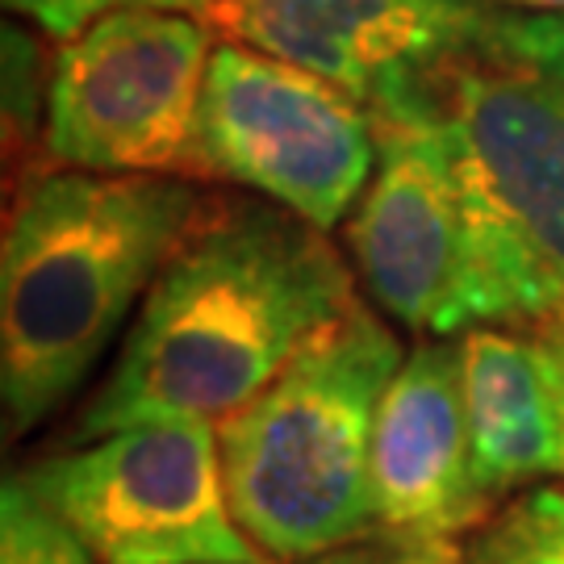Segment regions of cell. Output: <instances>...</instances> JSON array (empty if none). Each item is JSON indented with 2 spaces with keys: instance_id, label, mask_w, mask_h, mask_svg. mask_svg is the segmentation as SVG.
Segmentation results:
<instances>
[{
  "instance_id": "1",
  "label": "cell",
  "mask_w": 564,
  "mask_h": 564,
  "mask_svg": "<svg viewBox=\"0 0 564 564\" xmlns=\"http://www.w3.org/2000/svg\"><path fill=\"white\" fill-rule=\"evenodd\" d=\"M356 302L326 230L263 197H205L72 444L155 419L223 423Z\"/></svg>"
},
{
  "instance_id": "2",
  "label": "cell",
  "mask_w": 564,
  "mask_h": 564,
  "mask_svg": "<svg viewBox=\"0 0 564 564\" xmlns=\"http://www.w3.org/2000/svg\"><path fill=\"white\" fill-rule=\"evenodd\" d=\"M202 205L184 176L42 167L21 181L0 251L9 435H30L88 381Z\"/></svg>"
},
{
  "instance_id": "3",
  "label": "cell",
  "mask_w": 564,
  "mask_h": 564,
  "mask_svg": "<svg viewBox=\"0 0 564 564\" xmlns=\"http://www.w3.org/2000/svg\"><path fill=\"white\" fill-rule=\"evenodd\" d=\"M402 360L398 335L356 297L263 393L218 423L235 519L268 561L305 564L381 531L372 435Z\"/></svg>"
},
{
  "instance_id": "4",
  "label": "cell",
  "mask_w": 564,
  "mask_h": 564,
  "mask_svg": "<svg viewBox=\"0 0 564 564\" xmlns=\"http://www.w3.org/2000/svg\"><path fill=\"white\" fill-rule=\"evenodd\" d=\"M440 121L477 247L489 326L564 310V93L523 67L456 51L389 105Z\"/></svg>"
},
{
  "instance_id": "5",
  "label": "cell",
  "mask_w": 564,
  "mask_h": 564,
  "mask_svg": "<svg viewBox=\"0 0 564 564\" xmlns=\"http://www.w3.org/2000/svg\"><path fill=\"white\" fill-rule=\"evenodd\" d=\"M21 477L97 564H276L235 519L218 423L121 426L67 444Z\"/></svg>"
},
{
  "instance_id": "6",
  "label": "cell",
  "mask_w": 564,
  "mask_h": 564,
  "mask_svg": "<svg viewBox=\"0 0 564 564\" xmlns=\"http://www.w3.org/2000/svg\"><path fill=\"white\" fill-rule=\"evenodd\" d=\"M377 151L372 109L339 84L223 42L205 72L184 176L239 184L335 230L372 181Z\"/></svg>"
},
{
  "instance_id": "7",
  "label": "cell",
  "mask_w": 564,
  "mask_h": 564,
  "mask_svg": "<svg viewBox=\"0 0 564 564\" xmlns=\"http://www.w3.org/2000/svg\"><path fill=\"white\" fill-rule=\"evenodd\" d=\"M214 30L193 13L118 9L63 42L46 84L51 167L184 176Z\"/></svg>"
},
{
  "instance_id": "8",
  "label": "cell",
  "mask_w": 564,
  "mask_h": 564,
  "mask_svg": "<svg viewBox=\"0 0 564 564\" xmlns=\"http://www.w3.org/2000/svg\"><path fill=\"white\" fill-rule=\"evenodd\" d=\"M377 172L347 223L360 284L414 335L489 326L460 176L440 121L423 109L377 118Z\"/></svg>"
},
{
  "instance_id": "9",
  "label": "cell",
  "mask_w": 564,
  "mask_h": 564,
  "mask_svg": "<svg viewBox=\"0 0 564 564\" xmlns=\"http://www.w3.org/2000/svg\"><path fill=\"white\" fill-rule=\"evenodd\" d=\"M481 13L473 0H214L202 21L223 42L305 67L381 109L468 51Z\"/></svg>"
},
{
  "instance_id": "10",
  "label": "cell",
  "mask_w": 564,
  "mask_h": 564,
  "mask_svg": "<svg viewBox=\"0 0 564 564\" xmlns=\"http://www.w3.org/2000/svg\"><path fill=\"white\" fill-rule=\"evenodd\" d=\"M377 527L393 535L456 540L489 519L473 485L460 347L419 343L384 389L372 435Z\"/></svg>"
},
{
  "instance_id": "11",
  "label": "cell",
  "mask_w": 564,
  "mask_h": 564,
  "mask_svg": "<svg viewBox=\"0 0 564 564\" xmlns=\"http://www.w3.org/2000/svg\"><path fill=\"white\" fill-rule=\"evenodd\" d=\"M460 384L473 485L485 502L514 498L564 468V368L540 323L460 330Z\"/></svg>"
},
{
  "instance_id": "12",
  "label": "cell",
  "mask_w": 564,
  "mask_h": 564,
  "mask_svg": "<svg viewBox=\"0 0 564 564\" xmlns=\"http://www.w3.org/2000/svg\"><path fill=\"white\" fill-rule=\"evenodd\" d=\"M464 564H564L561 485H531L489 510L464 544Z\"/></svg>"
},
{
  "instance_id": "13",
  "label": "cell",
  "mask_w": 564,
  "mask_h": 564,
  "mask_svg": "<svg viewBox=\"0 0 564 564\" xmlns=\"http://www.w3.org/2000/svg\"><path fill=\"white\" fill-rule=\"evenodd\" d=\"M0 564H97V556L18 473L0 498Z\"/></svg>"
},
{
  "instance_id": "14",
  "label": "cell",
  "mask_w": 564,
  "mask_h": 564,
  "mask_svg": "<svg viewBox=\"0 0 564 564\" xmlns=\"http://www.w3.org/2000/svg\"><path fill=\"white\" fill-rule=\"evenodd\" d=\"M473 51L523 67L564 93V13H519L485 4Z\"/></svg>"
},
{
  "instance_id": "15",
  "label": "cell",
  "mask_w": 564,
  "mask_h": 564,
  "mask_svg": "<svg viewBox=\"0 0 564 564\" xmlns=\"http://www.w3.org/2000/svg\"><path fill=\"white\" fill-rule=\"evenodd\" d=\"M13 13L30 18L55 39H76L84 25L97 18H109L118 9H172V13H193L205 18L214 0H4Z\"/></svg>"
},
{
  "instance_id": "16",
  "label": "cell",
  "mask_w": 564,
  "mask_h": 564,
  "mask_svg": "<svg viewBox=\"0 0 564 564\" xmlns=\"http://www.w3.org/2000/svg\"><path fill=\"white\" fill-rule=\"evenodd\" d=\"M305 564H464V547L456 540L440 535H393L377 531L368 540L343 544L335 552H323Z\"/></svg>"
},
{
  "instance_id": "17",
  "label": "cell",
  "mask_w": 564,
  "mask_h": 564,
  "mask_svg": "<svg viewBox=\"0 0 564 564\" xmlns=\"http://www.w3.org/2000/svg\"><path fill=\"white\" fill-rule=\"evenodd\" d=\"M494 9H519V13H564V0H473Z\"/></svg>"
},
{
  "instance_id": "18",
  "label": "cell",
  "mask_w": 564,
  "mask_h": 564,
  "mask_svg": "<svg viewBox=\"0 0 564 564\" xmlns=\"http://www.w3.org/2000/svg\"><path fill=\"white\" fill-rule=\"evenodd\" d=\"M540 330L552 339L556 356H561V368H564V310H561V314H547V318H540ZM561 477H564V468H561Z\"/></svg>"
}]
</instances>
